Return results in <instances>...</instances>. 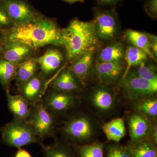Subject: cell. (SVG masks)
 Here are the masks:
<instances>
[{
  "mask_svg": "<svg viewBox=\"0 0 157 157\" xmlns=\"http://www.w3.org/2000/svg\"><path fill=\"white\" fill-rule=\"evenodd\" d=\"M61 29L53 20L39 14L28 22L0 30L2 45L17 43L35 49L48 45L61 46Z\"/></svg>",
  "mask_w": 157,
  "mask_h": 157,
  "instance_id": "cell-1",
  "label": "cell"
},
{
  "mask_svg": "<svg viewBox=\"0 0 157 157\" xmlns=\"http://www.w3.org/2000/svg\"><path fill=\"white\" fill-rule=\"evenodd\" d=\"M61 46L64 47L68 60L74 61L82 55L95 52L100 45L94 20H72L67 27L61 29Z\"/></svg>",
  "mask_w": 157,
  "mask_h": 157,
  "instance_id": "cell-2",
  "label": "cell"
},
{
  "mask_svg": "<svg viewBox=\"0 0 157 157\" xmlns=\"http://www.w3.org/2000/svg\"><path fill=\"white\" fill-rule=\"evenodd\" d=\"M63 131L68 140L75 145H82L93 142L97 128L89 116L82 114L68 121Z\"/></svg>",
  "mask_w": 157,
  "mask_h": 157,
  "instance_id": "cell-3",
  "label": "cell"
},
{
  "mask_svg": "<svg viewBox=\"0 0 157 157\" xmlns=\"http://www.w3.org/2000/svg\"><path fill=\"white\" fill-rule=\"evenodd\" d=\"M4 143L12 147H22L37 142V136L33 129L24 121L16 119L6 124L2 130Z\"/></svg>",
  "mask_w": 157,
  "mask_h": 157,
  "instance_id": "cell-4",
  "label": "cell"
},
{
  "mask_svg": "<svg viewBox=\"0 0 157 157\" xmlns=\"http://www.w3.org/2000/svg\"><path fill=\"white\" fill-rule=\"evenodd\" d=\"M121 87L124 94L132 101L155 95L157 92V82L151 81L141 78L134 71H129L120 79Z\"/></svg>",
  "mask_w": 157,
  "mask_h": 157,
  "instance_id": "cell-5",
  "label": "cell"
},
{
  "mask_svg": "<svg viewBox=\"0 0 157 157\" xmlns=\"http://www.w3.org/2000/svg\"><path fill=\"white\" fill-rule=\"evenodd\" d=\"M0 5L7 12L13 25L28 22L39 14L26 0H0Z\"/></svg>",
  "mask_w": 157,
  "mask_h": 157,
  "instance_id": "cell-6",
  "label": "cell"
},
{
  "mask_svg": "<svg viewBox=\"0 0 157 157\" xmlns=\"http://www.w3.org/2000/svg\"><path fill=\"white\" fill-rule=\"evenodd\" d=\"M87 99L91 107L100 115H107L112 112L117 103L114 92L104 86L94 88Z\"/></svg>",
  "mask_w": 157,
  "mask_h": 157,
  "instance_id": "cell-7",
  "label": "cell"
},
{
  "mask_svg": "<svg viewBox=\"0 0 157 157\" xmlns=\"http://www.w3.org/2000/svg\"><path fill=\"white\" fill-rule=\"evenodd\" d=\"M28 118V123L37 136L43 137L50 135L54 124V119L43 104H38Z\"/></svg>",
  "mask_w": 157,
  "mask_h": 157,
  "instance_id": "cell-8",
  "label": "cell"
},
{
  "mask_svg": "<svg viewBox=\"0 0 157 157\" xmlns=\"http://www.w3.org/2000/svg\"><path fill=\"white\" fill-rule=\"evenodd\" d=\"M94 21L97 35L100 40L109 41L115 38L118 32V26L114 11H97Z\"/></svg>",
  "mask_w": 157,
  "mask_h": 157,
  "instance_id": "cell-9",
  "label": "cell"
},
{
  "mask_svg": "<svg viewBox=\"0 0 157 157\" xmlns=\"http://www.w3.org/2000/svg\"><path fill=\"white\" fill-rule=\"evenodd\" d=\"M127 122L131 138L130 144L148 138L151 131L152 122L147 118L136 112L129 116Z\"/></svg>",
  "mask_w": 157,
  "mask_h": 157,
  "instance_id": "cell-10",
  "label": "cell"
},
{
  "mask_svg": "<svg viewBox=\"0 0 157 157\" xmlns=\"http://www.w3.org/2000/svg\"><path fill=\"white\" fill-rule=\"evenodd\" d=\"M124 64L122 61L111 62H96L95 70L102 82L111 84L116 82L123 75Z\"/></svg>",
  "mask_w": 157,
  "mask_h": 157,
  "instance_id": "cell-11",
  "label": "cell"
},
{
  "mask_svg": "<svg viewBox=\"0 0 157 157\" xmlns=\"http://www.w3.org/2000/svg\"><path fill=\"white\" fill-rule=\"evenodd\" d=\"M34 49L20 43H14L2 45L0 58L18 65L30 58Z\"/></svg>",
  "mask_w": 157,
  "mask_h": 157,
  "instance_id": "cell-12",
  "label": "cell"
},
{
  "mask_svg": "<svg viewBox=\"0 0 157 157\" xmlns=\"http://www.w3.org/2000/svg\"><path fill=\"white\" fill-rule=\"evenodd\" d=\"M35 59L42 74L46 76L53 73L60 67L64 58L60 51L51 48L46 51L41 56Z\"/></svg>",
  "mask_w": 157,
  "mask_h": 157,
  "instance_id": "cell-13",
  "label": "cell"
},
{
  "mask_svg": "<svg viewBox=\"0 0 157 157\" xmlns=\"http://www.w3.org/2000/svg\"><path fill=\"white\" fill-rule=\"evenodd\" d=\"M94 53V52L90 51L82 55L68 68L83 85H85L91 70Z\"/></svg>",
  "mask_w": 157,
  "mask_h": 157,
  "instance_id": "cell-14",
  "label": "cell"
},
{
  "mask_svg": "<svg viewBox=\"0 0 157 157\" xmlns=\"http://www.w3.org/2000/svg\"><path fill=\"white\" fill-rule=\"evenodd\" d=\"M76 102V97L71 93L56 90L47 97L46 105L51 110L62 112L73 107Z\"/></svg>",
  "mask_w": 157,
  "mask_h": 157,
  "instance_id": "cell-15",
  "label": "cell"
},
{
  "mask_svg": "<svg viewBox=\"0 0 157 157\" xmlns=\"http://www.w3.org/2000/svg\"><path fill=\"white\" fill-rule=\"evenodd\" d=\"M42 76L36 75L20 86L21 95L29 103H35L41 98L44 87Z\"/></svg>",
  "mask_w": 157,
  "mask_h": 157,
  "instance_id": "cell-16",
  "label": "cell"
},
{
  "mask_svg": "<svg viewBox=\"0 0 157 157\" xmlns=\"http://www.w3.org/2000/svg\"><path fill=\"white\" fill-rule=\"evenodd\" d=\"M8 106L16 119L24 121L29 117L31 111L29 103L21 95H12L9 89L6 90Z\"/></svg>",
  "mask_w": 157,
  "mask_h": 157,
  "instance_id": "cell-17",
  "label": "cell"
},
{
  "mask_svg": "<svg viewBox=\"0 0 157 157\" xmlns=\"http://www.w3.org/2000/svg\"><path fill=\"white\" fill-rule=\"evenodd\" d=\"M77 78L69 69L63 70L52 82L55 90L70 93L78 90L79 87Z\"/></svg>",
  "mask_w": 157,
  "mask_h": 157,
  "instance_id": "cell-18",
  "label": "cell"
},
{
  "mask_svg": "<svg viewBox=\"0 0 157 157\" xmlns=\"http://www.w3.org/2000/svg\"><path fill=\"white\" fill-rule=\"evenodd\" d=\"M102 130L109 141L117 143L126 134L124 121L123 118L113 119L102 126Z\"/></svg>",
  "mask_w": 157,
  "mask_h": 157,
  "instance_id": "cell-19",
  "label": "cell"
},
{
  "mask_svg": "<svg viewBox=\"0 0 157 157\" xmlns=\"http://www.w3.org/2000/svg\"><path fill=\"white\" fill-rule=\"evenodd\" d=\"M39 67L35 58H29L18 65L15 78L19 87L36 76Z\"/></svg>",
  "mask_w": 157,
  "mask_h": 157,
  "instance_id": "cell-20",
  "label": "cell"
},
{
  "mask_svg": "<svg viewBox=\"0 0 157 157\" xmlns=\"http://www.w3.org/2000/svg\"><path fill=\"white\" fill-rule=\"evenodd\" d=\"M125 36L132 45L142 49L147 54L149 57L156 61L157 59L153 56L151 51L148 34L130 29L125 32Z\"/></svg>",
  "mask_w": 157,
  "mask_h": 157,
  "instance_id": "cell-21",
  "label": "cell"
},
{
  "mask_svg": "<svg viewBox=\"0 0 157 157\" xmlns=\"http://www.w3.org/2000/svg\"><path fill=\"white\" fill-rule=\"evenodd\" d=\"M125 51L120 42L113 43L103 48L98 54L97 62H111L122 61Z\"/></svg>",
  "mask_w": 157,
  "mask_h": 157,
  "instance_id": "cell-22",
  "label": "cell"
},
{
  "mask_svg": "<svg viewBox=\"0 0 157 157\" xmlns=\"http://www.w3.org/2000/svg\"><path fill=\"white\" fill-rule=\"evenodd\" d=\"M135 108L139 113L151 122L155 121L157 116V98L151 96L135 101Z\"/></svg>",
  "mask_w": 157,
  "mask_h": 157,
  "instance_id": "cell-23",
  "label": "cell"
},
{
  "mask_svg": "<svg viewBox=\"0 0 157 157\" xmlns=\"http://www.w3.org/2000/svg\"><path fill=\"white\" fill-rule=\"evenodd\" d=\"M124 56L127 65L122 77H124L128 74L132 67L138 66L146 61L148 57L145 52L134 45L129 46L127 48L125 51Z\"/></svg>",
  "mask_w": 157,
  "mask_h": 157,
  "instance_id": "cell-24",
  "label": "cell"
},
{
  "mask_svg": "<svg viewBox=\"0 0 157 157\" xmlns=\"http://www.w3.org/2000/svg\"><path fill=\"white\" fill-rule=\"evenodd\" d=\"M104 144L100 141H93L82 145H75L77 157H104Z\"/></svg>",
  "mask_w": 157,
  "mask_h": 157,
  "instance_id": "cell-25",
  "label": "cell"
},
{
  "mask_svg": "<svg viewBox=\"0 0 157 157\" xmlns=\"http://www.w3.org/2000/svg\"><path fill=\"white\" fill-rule=\"evenodd\" d=\"M129 145L133 157H157V145L148 138Z\"/></svg>",
  "mask_w": 157,
  "mask_h": 157,
  "instance_id": "cell-26",
  "label": "cell"
},
{
  "mask_svg": "<svg viewBox=\"0 0 157 157\" xmlns=\"http://www.w3.org/2000/svg\"><path fill=\"white\" fill-rule=\"evenodd\" d=\"M18 65L0 58V83L6 90L10 83L15 78Z\"/></svg>",
  "mask_w": 157,
  "mask_h": 157,
  "instance_id": "cell-27",
  "label": "cell"
},
{
  "mask_svg": "<svg viewBox=\"0 0 157 157\" xmlns=\"http://www.w3.org/2000/svg\"><path fill=\"white\" fill-rule=\"evenodd\" d=\"M44 157H77L70 146L57 144L45 146L42 145Z\"/></svg>",
  "mask_w": 157,
  "mask_h": 157,
  "instance_id": "cell-28",
  "label": "cell"
},
{
  "mask_svg": "<svg viewBox=\"0 0 157 157\" xmlns=\"http://www.w3.org/2000/svg\"><path fill=\"white\" fill-rule=\"evenodd\" d=\"M104 157H133L130 145H124L116 142L105 144Z\"/></svg>",
  "mask_w": 157,
  "mask_h": 157,
  "instance_id": "cell-29",
  "label": "cell"
},
{
  "mask_svg": "<svg viewBox=\"0 0 157 157\" xmlns=\"http://www.w3.org/2000/svg\"><path fill=\"white\" fill-rule=\"evenodd\" d=\"M146 61L138 65L134 73L141 78L151 81L157 82L156 70L152 65H147Z\"/></svg>",
  "mask_w": 157,
  "mask_h": 157,
  "instance_id": "cell-30",
  "label": "cell"
},
{
  "mask_svg": "<svg viewBox=\"0 0 157 157\" xmlns=\"http://www.w3.org/2000/svg\"><path fill=\"white\" fill-rule=\"evenodd\" d=\"M13 25L12 22L7 12L0 5V29H4L9 28Z\"/></svg>",
  "mask_w": 157,
  "mask_h": 157,
  "instance_id": "cell-31",
  "label": "cell"
},
{
  "mask_svg": "<svg viewBox=\"0 0 157 157\" xmlns=\"http://www.w3.org/2000/svg\"><path fill=\"white\" fill-rule=\"evenodd\" d=\"M145 10L149 16L154 18H156L157 0H150L145 5Z\"/></svg>",
  "mask_w": 157,
  "mask_h": 157,
  "instance_id": "cell-32",
  "label": "cell"
},
{
  "mask_svg": "<svg viewBox=\"0 0 157 157\" xmlns=\"http://www.w3.org/2000/svg\"><path fill=\"white\" fill-rule=\"evenodd\" d=\"M150 39V46L152 54L155 58L157 57V37L155 35L148 34Z\"/></svg>",
  "mask_w": 157,
  "mask_h": 157,
  "instance_id": "cell-33",
  "label": "cell"
},
{
  "mask_svg": "<svg viewBox=\"0 0 157 157\" xmlns=\"http://www.w3.org/2000/svg\"><path fill=\"white\" fill-rule=\"evenodd\" d=\"M153 124H152L151 131L150 134L148 139H149L152 142L157 145V123L154 122Z\"/></svg>",
  "mask_w": 157,
  "mask_h": 157,
  "instance_id": "cell-34",
  "label": "cell"
},
{
  "mask_svg": "<svg viewBox=\"0 0 157 157\" xmlns=\"http://www.w3.org/2000/svg\"><path fill=\"white\" fill-rule=\"evenodd\" d=\"M14 157H33L26 150L22 148H18Z\"/></svg>",
  "mask_w": 157,
  "mask_h": 157,
  "instance_id": "cell-35",
  "label": "cell"
},
{
  "mask_svg": "<svg viewBox=\"0 0 157 157\" xmlns=\"http://www.w3.org/2000/svg\"><path fill=\"white\" fill-rule=\"evenodd\" d=\"M119 0H97L98 2L101 5H110L117 2Z\"/></svg>",
  "mask_w": 157,
  "mask_h": 157,
  "instance_id": "cell-36",
  "label": "cell"
},
{
  "mask_svg": "<svg viewBox=\"0 0 157 157\" xmlns=\"http://www.w3.org/2000/svg\"><path fill=\"white\" fill-rule=\"evenodd\" d=\"M66 2L73 4V3L76 2L83 3L84 2V0H63Z\"/></svg>",
  "mask_w": 157,
  "mask_h": 157,
  "instance_id": "cell-37",
  "label": "cell"
},
{
  "mask_svg": "<svg viewBox=\"0 0 157 157\" xmlns=\"http://www.w3.org/2000/svg\"><path fill=\"white\" fill-rule=\"evenodd\" d=\"M2 42L0 41V56L2 53Z\"/></svg>",
  "mask_w": 157,
  "mask_h": 157,
  "instance_id": "cell-38",
  "label": "cell"
},
{
  "mask_svg": "<svg viewBox=\"0 0 157 157\" xmlns=\"http://www.w3.org/2000/svg\"><path fill=\"white\" fill-rule=\"evenodd\" d=\"M0 30H1V29H0Z\"/></svg>",
  "mask_w": 157,
  "mask_h": 157,
  "instance_id": "cell-39",
  "label": "cell"
}]
</instances>
